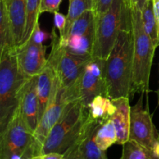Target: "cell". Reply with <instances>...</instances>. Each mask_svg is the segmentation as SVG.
Instances as JSON below:
<instances>
[{"mask_svg": "<svg viewBox=\"0 0 159 159\" xmlns=\"http://www.w3.org/2000/svg\"><path fill=\"white\" fill-rule=\"evenodd\" d=\"M133 35L131 28L120 32L106 59L107 96L110 99L133 96Z\"/></svg>", "mask_w": 159, "mask_h": 159, "instance_id": "cell-1", "label": "cell"}, {"mask_svg": "<svg viewBox=\"0 0 159 159\" xmlns=\"http://www.w3.org/2000/svg\"><path fill=\"white\" fill-rule=\"evenodd\" d=\"M89 117L87 107L80 99L71 101L51 129L42 148V155L64 154L77 144Z\"/></svg>", "mask_w": 159, "mask_h": 159, "instance_id": "cell-2", "label": "cell"}, {"mask_svg": "<svg viewBox=\"0 0 159 159\" xmlns=\"http://www.w3.org/2000/svg\"><path fill=\"white\" fill-rule=\"evenodd\" d=\"M131 28L130 0H113L103 13L96 16V34L93 57L107 59L120 32Z\"/></svg>", "mask_w": 159, "mask_h": 159, "instance_id": "cell-3", "label": "cell"}, {"mask_svg": "<svg viewBox=\"0 0 159 159\" xmlns=\"http://www.w3.org/2000/svg\"><path fill=\"white\" fill-rule=\"evenodd\" d=\"M131 8V30L133 35V94H148L151 69L156 48L145 32L141 10Z\"/></svg>", "mask_w": 159, "mask_h": 159, "instance_id": "cell-4", "label": "cell"}, {"mask_svg": "<svg viewBox=\"0 0 159 159\" xmlns=\"http://www.w3.org/2000/svg\"><path fill=\"white\" fill-rule=\"evenodd\" d=\"M27 79L18 68L16 48L0 51V132L15 115L19 93Z\"/></svg>", "mask_w": 159, "mask_h": 159, "instance_id": "cell-5", "label": "cell"}, {"mask_svg": "<svg viewBox=\"0 0 159 159\" xmlns=\"http://www.w3.org/2000/svg\"><path fill=\"white\" fill-rule=\"evenodd\" d=\"M41 155L42 146L16 110L0 132V159H33Z\"/></svg>", "mask_w": 159, "mask_h": 159, "instance_id": "cell-6", "label": "cell"}, {"mask_svg": "<svg viewBox=\"0 0 159 159\" xmlns=\"http://www.w3.org/2000/svg\"><path fill=\"white\" fill-rule=\"evenodd\" d=\"M96 34V14L93 9L84 12L73 23L68 34L60 38L62 48L72 55L85 59L93 57Z\"/></svg>", "mask_w": 159, "mask_h": 159, "instance_id": "cell-7", "label": "cell"}, {"mask_svg": "<svg viewBox=\"0 0 159 159\" xmlns=\"http://www.w3.org/2000/svg\"><path fill=\"white\" fill-rule=\"evenodd\" d=\"M51 34V51L47 64L55 71L61 85L66 89H71L77 83L89 59L76 57L67 52L60 44L55 28Z\"/></svg>", "mask_w": 159, "mask_h": 159, "instance_id": "cell-8", "label": "cell"}, {"mask_svg": "<svg viewBox=\"0 0 159 159\" xmlns=\"http://www.w3.org/2000/svg\"><path fill=\"white\" fill-rule=\"evenodd\" d=\"M143 95L137 103L130 107L129 140L152 151L159 157V132L154 124L148 106L146 108L143 106Z\"/></svg>", "mask_w": 159, "mask_h": 159, "instance_id": "cell-9", "label": "cell"}, {"mask_svg": "<svg viewBox=\"0 0 159 159\" xmlns=\"http://www.w3.org/2000/svg\"><path fill=\"white\" fill-rule=\"evenodd\" d=\"M72 88L77 92L79 99L85 107L99 95L107 96L105 59L91 57Z\"/></svg>", "mask_w": 159, "mask_h": 159, "instance_id": "cell-10", "label": "cell"}, {"mask_svg": "<svg viewBox=\"0 0 159 159\" xmlns=\"http://www.w3.org/2000/svg\"><path fill=\"white\" fill-rule=\"evenodd\" d=\"M71 101L73 100L70 97L67 89L61 85L58 77L55 75L49 102L34 131V136L42 148L51 129L55 125L66 106Z\"/></svg>", "mask_w": 159, "mask_h": 159, "instance_id": "cell-11", "label": "cell"}, {"mask_svg": "<svg viewBox=\"0 0 159 159\" xmlns=\"http://www.w3.org/2000/svg\"><path fill=\"white\" fill-rule=\"evenodd\" d=\"M47 47L37 44L29 39L16 48V55L20 72L26 78L37 76L45 68Z\"/></svg>", "mask_w": 159, "mask_h": 159, "instance_id": "cell-12", "label": "cell"}, {"mask_svg": "<svg viewBox=\"0 0 159 159\" xmlns=\"http://www.w3.org/2000/svg\"><path fill=\"white\" fill-rule=\"evenodd\" d=\"M37 76L28 78L22 85L19 93L17 108V112L34 133L39 124Z\"/></svg>", "mask_w": 159, "mask_h": 159, "instance_id": "cell-13", "label": "cell"}, {"mask_svg": "<svg viewBox=\"0 0 159 159\" xmlns=\"http://www.w3.org/2000/svg\"><path fill=\"white\" fill-rule=\"evenodd\" d=\"M101 121L87 120L83 131L75 144L83 159H108L105 151L99 148L95 141Z\"/></svg>", "mask_w": 159, "mask_h": 159, "instance_id": "cell-14", "label": "cell"}, {"mask_svg": "<svg viewBox=\"0 0 159 159\" xmlns=\"http://www.w3.org/2000/svg\"><path fill=\"white\" fill-rule=\"evenodd\" d=\"M111 100L116 107V110L110 119L116 132V144L123 145L129 141L131 107L130 106V99L120 97Z\"/></svg>", "mask_w": 159, "mask_h": 159, "instance_id": "cell-15", "label": "cell"}, {"mask_svg": "<svg viewBox=\"0 0 159 159\" xmlns=\"http://www.w3.org/2000/svg\"><path fill=\"white\" fill-rule=\"evenodd\" d=\"M12 25L16 48L23 41L26 19L27 0H4Z\"/></svg>", "mask_w": 159, "mask_h": 159, "instance_id": "cell-16", "label": "cell"}, {"mask_svg": "<svg viewBox=\"0 0 159 159\" xmlns=\"http://www.w3.org/2000/svg\"><path fill=\"white\" fill-rule=\"evenodd\" d=\"M56 73L49 65L47 64L45 68L37 76V97L39 101L38 118L39 122L47 108L51 93H52L54 80Z\"/></svg>", "mask_w": 159, "mask_h": 159, "instance_id": "cell-17", "label": "cell"}, {"mask_svg": "<svg viewBox=\"0 0 159 159\" xmlns=\"http://www.w3.org/2000/svg\"><path fill=\"white\" fill-rule=\"evenodd\" d=\"M86 107L89 119L101 122L110 120L116 110V107L111 99L103 95L96 96Z\"/></svg>", "mask_w": 159, "mask_h": 159, "instance_id": "cell-18", "label": "cell"}, {"mask_svg": "<svg viewBox=\"0 0 159 159\" xmlns=\"http://www.w3.org/2000/svg\"><path fill=\"white\" fill-rule=\"evenodd\" d=\"M16 48L12 25L4 0H0V51Z\"/></svg>", "mask_w": 159, "mask_h": 159, "instance_id": "cell-19", "label": "cell"}, {"mask_svg": "<svg viewBox=\"0 0 159 159\" xmlns=\"http://www.w3.org/2000/svg\"><path fill=\"white\" fill-rule=\"evenodd\" d=\"M141 12L144 30L157 48L159 46V28L154 13L152 0L146 2Z\"/></svg>", "mask_w": 159, "mask_h": 159, "instance_id": "cell-20", "label": "cell"}, {"mask_svg": "<svg viewBox=\"0 0 159 159\" xmlns=\"http://www.w3.org/2000/svg\"><path fill=\"white\" fill-rule=\"evenodd\" d=\"M92 9L94 10L93 0H69L68 14L66 16V26L63 33L59 36L60 38H64L67 35L71 25L79 17H80L86 11Z\"/></svg>", "mask_w": 159, "mask_h": 159, "instance_id": "cell-21", "label": "cell"}, {"mask_svg": "<svg viewBox=\"0 0 159 159\" xmlns=\"http://www.w3.org/2000/svg\"><path fill=\"white\" fill-rule=\"evenodd\" d=\"M95 141L98 147L105 152L113 144H116V132L111 119L101 123L96 131Z\"/></svg>", "mask_w": 159, "mask_h": 159, "instance_id": "cell-22", "label": "cell"}, {"mask_svg": "<svg viewBox=\"0 0 159 159\" xmlns=\"http://www.w3.org/2000/svg\"><path fill=\"white\" fill-rule=\"evenodd\" d=\"M120 159H159V157L152 151L129 140L123 144Z\"/></svg>", "mask_w": 159, "mask_h": 159, "instance_id": "cell-23", "label": "cell"}, {"mask_svg": "<svg viewBox=\"0 0 159 159\" xmlns=\"http://www.w3.org/2000/svg\"><path fill=\"white\" fill-rule=\"evenodd\" d=\"M40 3L41 0H27L26 26H25L24 36L22 43L29 40L36 24L38 23V19L40 15Z\"/></svg>", "mask_w": 159, "mask_h": 159, "instance_id": "cell-24", "label": "cell"}, {"mask_svg": "<svg viewBox=\"0 0 159 159\" xmlns=\"http://www.w3.org/2000/svg\"><path fill=\"white\" fill-rule=\"evenodd\" d=\"M51 38H52V34L51 33L50 34V33H48L41 30L38 22L36 24L32 34H31L30 37L29 39H30L31 40H33L34 43H37V44H43V42H45L48 39Z\"/></svg>", "mask_w": 159, "mask_h": 159, "instance_id": "cell-25", "label": "cell"}, {"mask_svg": "<svg viewBox=\"0 0 159 159\" xmlns=\"http://www.w3.org/2000/svg\"><path fill=\"white\" fill-rule=\"evenodd\" d=\"M63 0H41L40 3V14L43 12H51L54 13L58 12L61 3Z\"/></svg>", "mask_w": 159, "mask_h": 159, "instance_id": "cell-26", "label": "cell"}, {"mask_svg": "<svg viewBox=\"0 0 159 159\" xmlns=\"http://www.w3.org/2000/svg\"><path fill=\"white\" fill-rule=\"evenodd\" d=\"M54 14V28H57L61 34L63 33L66 26L67 16L59 12H55Z\"/></svg>", "mask_w": 159, "mask_h": 159, "instance_id": "cell-27", "label": "cell"}, {"mask_svg": "<svg viewBox=\"0 0 159 159\" xmlns=\"http://www.w3.org/2000/svg\"><path fill=\"white\" fill-rule=\"evenodd\" d=\"M113 1V0H99L97 6L94 10L96 16H99L105 12L111 6Z\"/></svg>", "mask_w": 159, "mask_h": 159, "instance_id": "cell-28", "label": "cell"}, {"mask_svg": "<svg viewBox=\"0 0 159 159\" xmlns=\"http://www.w3.org/2000/svg\"><path fill=\"white\" fill-rule=\"evenodd\" d=\"M64 156H65V159H83L76 145H74L71 148L68 149L64 154Z\"/></svg>", "mask_w": 159, "mask_h": 159, "instance_id": "cell-29", "label": "cell"}, {"mask_svg": "<svg viewBox=\"0 0 159 159\" xmlns=\"http://www.w3.org/2000/svg\"><path fill=\"white\" fill-rule=\"evenodd\" d=\"M40 159H65V156L62 154L49 153L40 155Z\"/></svg>", "mask_w": 159, "mask_h": 159, "instance_id": "cell-30", "label": "cell"}, {"mask_svg": "<svg viewBox=\"0 0 159 159\" xmlns=\"http://www.w3.org/2000/svg\"><path fill=\"white\" fill-rule=\"evenodd\" d=\"M147 1L148 0H130V6L141 11Z\"/></svg>", "mask_w": 159, "mask_h": 159, "instance_id": "cell-31", "label": "cell"}, {"mask_svg": "<svg viewBox=\"0 0 159 159\" xmlns=\"http://www.w3.org/2000/svg\"><path fill=\"white\" fill-rule=\"evenodd\" d=\"M152 5H153V10L155 13V19H156L157 23L159 28V0H152Z\"/></svg>", "mask_w": 159, "mask_h": 159, "instance_id": "cell-32", "label": "cell"}, {"mask_svg": "<svg viewBox=\"0 0 159 159\" xmlns=\"http://www.w3.org/2000/svg\"><path fill=\"white\" fill-rule=\"evenodd\" d=\"M98 1H99V0H93V4H94V10H95V9H96V6H97Z\"/></svg>", "mask_w": 159, "mask_h": 159, "instance_id": "cell-33", "label": "cell"}, {"mask_svg": "<svg viewBox=\"0 0 159 159\" xmlns=\"http://www.w3.org/2000/svg\"><path fill=\"white\" fill-rule=\"evenodd\" d=\"M33 159H40V156L35 157V158H33Z\"/></svg>", "mask_w": 159, "mask_h": 159, "instance_id": "cell-34", "label": "cell"}, {"mask_svg": "<svg viewBox=\"0 0 159 159\" xmlns=\"http://www.w3.org/2000/svg\"><path fill=\"white\" fill-rule=\"evenodd\" d=\"M158 105H159V89L158 91Z\"/></svg>", "mask_w": 159, "mask_h": 159, "instance_id": "cell-35", "label": "cell"}]
</instances>
